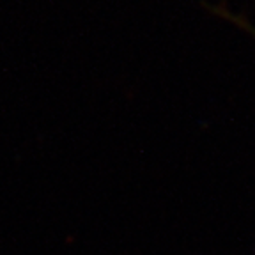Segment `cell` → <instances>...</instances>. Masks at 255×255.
<instances>
[]
</instances>
